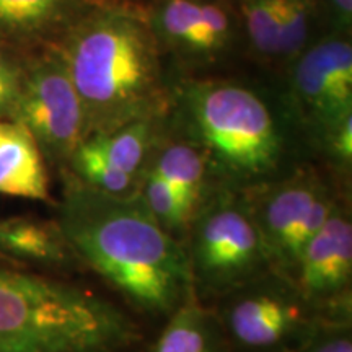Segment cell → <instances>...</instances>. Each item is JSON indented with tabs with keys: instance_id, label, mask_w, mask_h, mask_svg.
<instances>
[{
	"instance_id": "cell-1",
	"label": "cell",
	"mask_w": 352,
	"mask_h": 352,
	"mask_svg": "<svg viewBox=\"0 0 352 352\" xmlns=\"http://www.w3.org/2000/svg\"><path fill=\"white\" fill-rule=\"evenodd\" d=\"M74 256L147 314H173L192 292L186 250L139 192L108 195L69 171L56 220Z\"/></svg>"
},
{
	"instance_id": "cell-2",
	"label": "cell",
	"mask_w": 352,
	"mask_h": 352,
	"mask_svg": "<svg viewBox=\"0 0 352 352\" xmlns=\"http://www.w3.org/2000/svg\"><path fill=\"white\" fill-rule=\"evenodd\" d=\"M88 121V134L153 118L158 95L155 33L138 15L103 8L83 16L59 47Z\"/></svg>"
},
{
	"instance_id": "cell-3",
	"label": "cell",
	"mask_w": 352,
	"mask_h": 352,
	"mask_svg": "<svg viewBox=\"0 0 352 352\" xmlns=\"http://www.w3.org/2000/svg\"><path fill=\"white\" fill-rule=\"evenodd\" d=\"M138 340L134 321L103 297L0 266V352H121Z\"/></svg>"
},
{
	"instance_id": "cell-4",
	"label": "cell",
	"mask_w": 352,
	"mask_h": 352,
	"mask_svg": "<svg viewBox=\"0 0 352 352\" xmlns=\"http://www.w3.org/2000/svg\"><path fill=\"white\" fill-rule=\"evenodd\" d=\"M188 131L210 171L233 183L274 175L284 140L270 107L253 90L228 82H195L182 90Z\"/></svg>"
},
{
	"instance_id": "cell-5",
	"label": "cell",
	"mask_w": 352,
	"mask_h": 352,
	"mask_svg": "<svg viewBox=\"0 0 352 352\" xmlns=\"http://www.w3.org/2000/svg\"><path fill=\"white\" fill-rule=\"evenodd\" d=\"M188 250L192 285L232 292L270 266L248 197L226 189L202 201L191 219Z\"/></svg>"
},
{
	"instance_id": "cell-6",
	"label": "cell",
	"mask_w": 352,
	"mask_h": 352,
	"mask_svg": "<svg viewBox=\"0 0 352 352\" xmlns=\"http://www.w3.org/2000/svg\"><path fill=\"white\" fill-rule=\"evenodd\" d=\"M10 120L33 135L44 160L69 164L74 151L88 135V121L59 52L25 64Z\"/></svg>"
},
{
	"instance_id": "cell-7",
	"label": "cell",
	"mask_w": 352,
	"mask_h": 352,
	"mask_svg": "<svg viewBox=\"0 0 352 352\" xmlns=\"http://www.w3.org/2000/svg\"><path fill=\"white\" fill-rule=\"evenodd\" d=\"M307 303L294 290L250 283L235 289L222 308V329L233 344L248 352H298L318 327Z\"/></svg>"
},
{
	"instance_id": "cell-8",
	"label": "cell",
	"mask_w": 352,
	"mask_h": 352,
	"mask_svg": "<svg viewBox=\"0 0 352 352\" xmlns=\"http://www.w3.org/2000/svg\"><path fill=\"white\" fill-rule=\"evenodd\" d=\"M292 96L307 124L323 135L352 114V46L340 34L294 57Z\"/></svg>"
},
{
	"instance_id": "cell-9",
	"label": "cell",
	"mask_w": 352,
	"mask_h": 352,
	"mask_svg": "<svg viewBox=\"0 0 352 352\" xmlns=\"http://www.w3.org/2000/svg\"><path fill=\"white\" fill-rule=\"evenodd\" d=\"M324 191L327 188L318 176L302 171L267 184L256 197H248L270 266L277 267L285 277L294 276L305 239L307 217Z\"/></svg>"
},
{
	"instance_id": "cell-10",
	"label": "cell",
	"mask_w": 352,
	"mask_h": 352,
	"mask_svg": "<svg viewBox=\"0 0 352 352\" xmlns=\"http://www.w3.org/2000/svg\"><path fill=\"white\" fill-rule=\"evenodd\" d=\"M352 277V223L340 204L311 236L298 258L294 280L305 302L338 298L349 290Z\"/></svg>"
},
{
	"instance_id": "cell-11",
	"label": "cell",
	"mask_w": 352,
	"mask_h": 352,
	"mask_svg": "<svg viewBox=\"0 0 352 352\" xmlns=\"http://www.w3.org/2000/svg\"><path fill=\"white\" fill-rule=\"evenodd\" d=\"M166 44L188 56H214L230 41L227 8L206 0H164L151 25Z\"/></svg>"
},
{
	"instance_id": "cell-12",
	"label": "cell",
	"mask_w": 352,
	"mask_h": 352,
	"mask_svg": "<svg viewBox=\"0 0 352 352\" xmlns=\"http://www.w3.org/2000/svg\"><path fill=\"white\" fill-rule=\"evenodd\" d=\"M0 195L51 201L46 160L20 122L0 118Z\"/></svg>"
},
{
	"instance_id": "cell-13",
	"label": "cell",
	"mask_w": 352,
	"mask_h": 352,
	"mask_svg": "<svg viewBox=\"0 0 352 352\" xmlns=\"http://www.w3.org/2000/svg\"><path fill=\"white\" fill-rule=\"evenodd\" d=\"M0 256L56 267L76 258L59 223L36 217L0 220Z\"/></svg>"
},
{
	"instance_id": "cell-14",
	"label": "cell",
	"mask_w": 352,
	"mask_h": 352,
	"mask_svg": "<svg viewBox=\"0 0 352 352\" xmlns=\"http://www.w3.org/2000/svg\"><path fill=\"white\" fill-rule=\"evenodd\" d=\"M170 315L151 352H223L217 321L199 305L192 292Z\"/></svg>"
},
{
	"instance_id": "cell-15",
	"label": "cell",
	"mask_w": 352,
	"mask_h": 352,
	"mask_svg": "<svg viewBox=\"0 0 352 352\" xmlns=\"http://www.w3.org/2000/svg\"><path fill=\"white\" fill-rule=\"evenodd\" d=\"M183 197L192 215L206 199L209 164L195 142H170L158 148L151 166Z\"/></svg>"
},
{
	"instance_id": "cell-16",
	"label": "cell",
	"mask_w": 352,
	"mask_h": 352,
	"mask_svg": "<svg viewBox=\"0 0 352 352\" xmlns=\"http://www.w3.org/2000/svg\"><path fill=\"white\" fill-rule=\"evenodd\" d=\"M87 138L107 158L109 165L138 178L151 153L153 138L152 118H140L111 131L88 134Z\"/></svg>"
},
{
	"instance_id": "cell-17",
	"label": "cell",
	"mask_w": 352,
	"mask_h": 352,
	"mask_svg": "<svg viewBox=\"0 0 352 352\" xmlns=\"http://www.w3.org/2000/svg\"><path fill=\"white\" fill-rule=\"evenodd\" d=\"M77 0H0V38H28L59 25Z\"/></svg>"
},
{
	"instance_id": "cell-18",
	"label": "cell",
	"mask_w": 352,
	"mask_h": 352,
	"mask_svg": "<svg viewBox=\"0 0 352 352\" xmlns=\"http://www.w3.org/2000/svg\"><path fill=\"white\" fill-rule=\"evenodd\" d=\"M70 173L87 186L108 195H131L138 178L122 173L108 164L90 139L85 138L69 158Z\"/></svg>"
},
{
	"instance_id": "cell-19",
	"label": "cell",
	"mask_w": 352,
	"mask_h": 352,
	"mask_svg": "<svg viewBox=\"0 0 352 352\" xmlns=\"http://www.w3.org/2000/svg\"><path fill=\"white\" fill-rule=\"evenodd\" d=\"M139 196L158 223L171 235L189 227L192 219L191 209L188 208L183 197L155 171L148 170L145 173Z\"/></svg>"
},
{
	"instance_id": "cell-20",
	"label": "cell",
	"mask_w": 352,
	"mask_h": 352,
	"mask_svg": "<svg viewBox=\"0 0 352 352\" xmlns=\"http://www.w3.org/2000/svg\"><path fill=\"white\" fill-rule=\"evenodd\" d=\"M279 32V59H294L305 50L310 30V0H271Z\"/></svg>"
},
{
	"instance_id": "cell-21",
	"label": "cell",
	"mask_w": 352,
	"mask_h": 352,
	"mask_svg": "<svg viewBox=\"0 0 352 352\" xmlns=\"http://www.w3.org/2000/svg\"><path fill=\"white\" fill-rule=\"evenodd\" d=\"M245 32L259 56L279 60V32L271 0L241 2Z\"/></svg>"
},
{
	"instance_id": "cell-22",
	"label": "cell",
	"mask_w": 352,
	"mask_h": 352,
	"mask_svg": "<svg viewBox=\"0 0 352 352\" xmlns=\"http://www.w3.org/2000/svg\"><path fill=\"white\" fill-rule=\"evenodd\" d=\"M23 67L7 51L0 50V118H10V113L19 96Z\"/></svg>"
},
{
	"instance_id": "cell-23",
	"label": "cell",
	"mask_w": 352,
	"mask_h": 352,
	"mask_svg": "<svg viewBox=\"0 0 352 352\" xmlns=\"http://www.w3.org/2000/svg\"><path fill=\"white\" fill-rule=\"evenodd\" d=\"M298 352H352L349 324L342 321L340 324L320 327Z\"/></svg>"
},
{
	"instance_id": "cell-24",
	"label": "cell",
	"mask_w": 352,
	"mask_h": 352,
	"mask_svg": "<svg viewBox=\"0 0 352 352\" xmlns=\"http://www.w3.org/2000/svg\"><path fill=\"white\" fill-rule=\"evenodd\" d=\"M321 140L336 164L349 166L352 162V114L333 126Z\"/></svg>"
},
{
	"instance_id": "cell-25",
	"label": "cell",
	"mask_w": 352,
	"mask_h": 352,
	"mask_svg": "<svg viewBox=\"0 0 352 352\" xmlns=\"http://www.w3.org/2000/svg\"><path fill=\"white\" fill-rule=\"evenodd\" d=\"M327 6L340 32L346 33L352 23V0H327Z\"/></svg>"
}]
</instances>
